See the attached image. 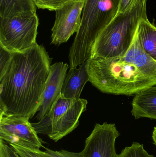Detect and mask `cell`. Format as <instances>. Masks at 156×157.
<instances>
[{"instance_id": "1", "label": "cell", "mask_w": 156, "mask_h": 157, "mask_svg": "<svg viewBox=\"0 0 156 157\" xmlns=\"http://www.w3.org/2000/svg\"><path fill=\"white\" fill-rule=\"evenodd\" d=\"M52 59L37 43L13 52L5 73L0 77V115L32 118L38 110L51 68Z\"/></svg>"}, {"instance_id": "2", "label": "cell", "mask_w": 156, "mask_h": 157, "mask_svg": "<svg viewBox=\"0 0 156 157\" xmlns=\"http://www.w3.org/2000/svg\"><path fill=\"white\" fill-rule=\"evenodd\" d=\"M89 74V81L100 91L108 94L132 95L156 85V82L122 57L91 56Z\"/></svg>"}, {"instance_id": "3", "label": "cell", "mask_w": 156, "mask_h": 157, "mask_svg": "<svg viewBox=\"0 0 156 157\" xmlns=\"http://www.w3.org/2000/svg\"><path fill=\"white\" fill-rule=\"evenodd\" d=\"M147 0H138L127 12L117 13L99 34L91 56L122 57L131 47L140 20L147 17Z\"/></svg>"}, {"instance_id": "4", "label": "cell", "mask_w": 156, "mask_h": 157, "mask_svg": "<svg viewBox=\"0 0 156 157\" xmlns=\"http://www.w3.org/2000/svg\"><path fill=\"white\" fill-rule=\"evenodd\" d=\"M120 1L86 0L73 44L82 49H91L99 34L117 14Z\"/></svg>"}, {"instance_id": "5", "label": "cell", "mask_w": 156, "mask_h": 157, "mask_svg": "<svg viewBox=\"0 0 156 157\" xmlns=\"http://www.w3.org/2000/svg\"><path fill=\"white\" fill-rule=\"evenodd\" d=\"M38 25L36 12L0 17V45L12 52L34 46Z\"/></svg>"}, {"instance_id": "6", "label": "cell", "mask_w": 156, "mask_h": 157, "mask_svg": "<svg viewBox=\"0 0 156 157\" xmlns=\"http://www.w3.org/2000/svg\"><path fill=\"white\" fill-rule=\"evenodd\" d=\"M29 119L17 116L0 115V139L33 149L43 147V141L29 121Z\"/></svg>"}, {"instance_id": "7", "label": "cell", "mask_w": 156, "mask_h": 157, "mask_svg": "<svg viewBox=\"0 0 156 157\" xmlns=\"http://www.w3.org/2000/svg\"><path fill=\"white\" fill-rule=\"evenodd\" d=\"M86 0H75L55 11L56 17L52 28L51 44L59 45L67 42L78 31Z\"/></svg>"}, {"instance_id": "8", "label": "cell", "mask_w": 156, "mask_h": 157, "mask_svg": "<svg viewBox=\"0 0 156 157\" xmlns=\"http://www.w3.org/2000/svg\"><path fill=\"white\" fill-rule=\"evenodd\" d=\"M120 136L114 124H96L84 148L80 152L82 157H117L115 150L116 138Z\"/></svg>"}, {"instance_id": "9", "label": "cell", "mask_w": 156, "mask_h": 157, "mask_svg": "<svg viewBox=\"0 0 156 157\" xmlns=\"http://www.w3.org/2000/svg\"><path fill=\"white\" fill-rule=\"evenodd\" d=\"M68 67L67 63L63 62L56 63L51 65L42 94L41 103L38 110L36 119L38 121L49 111L53 103L61 94Z\"/></svg>"}, {"instance_id": "10", "label": "cell", "mask_w": 156, "mask_h": 157, "mask_svg": "<svg viewBox=\"0 0 156 157\" xmlns=\"http://www.w3.org/2000/svg\"><path fill=\"white\" fill-rule=\"evenodd\" d=\"M87 104L86 100H78L51 125L45 135L57 142L69 134L78 126L80 118L86 110Z\"/></svg>"}, {"instance_id": "11", "label": "cell", "mask_w": 156, "mask_h": 157, "mask_svg": "<svg viewBox=\"0 0 156 157\" xmlns=\"http://www.w3.org/2000/svg\"><path fill=\"white\" fill-rule=\"evenodd\" d=\"M122 58L125 61L135 65L143 74L156 82V61L144 50L137 31L131 47Z\"/></svg>"}, {"instance_id": "12", "label": "cell", "mask_w": 156, "mask_h": 157, "mask_svg": "<svg viewBox=\"0 0 156 157\" xmlns=\"http://www.w3.org/2000/svg\"><path fill=\"white\" fill-rule=\"evenodd\" d=\"M89 59L79 68H70L62 86L61 95L66 98L78 100L86 83L89 81Z\"/></svg>"}, {"instance_id": "13", "label": "cell", "mask_w": 156, "mask_h": 157, "mask_svg": "<svg viewBox=\"0 0 156 157\" xmlns=\"http://www.w3.org/2000/svg\"><path fill=\"white\" fill-rule=\"evenodd\" d=\"M132 113L136 119L156 120V86L147 88L136 94L132 101Z\"/></svg>"}, {"instance_id": "14", "label": "cell", "mask_w": 156, "mask_h": 157, "mask_svg": "<svg viewBox=\"0 0 156 157\" xmlns=\"http://www.w3.org/2000/svg\"><path fill=\"white\" fill-rule=\"evenodd\" d=\"M136 31L144 50L156 61V27L145 17L140 20Z\"/></svg>"}, {"instance_id": "15", "label": "cell", "mask_w": 156, "mask_h": 157, "mask_svg": "<svg viewBox=\"0 0 156 157\" xmlns=\"http://www.w3.org/2000/svg\"><path fill=\"white\" fill-rule=\"evenodd\" d=\"M33 0H0V17H10L18 14L36 12Z\"/></svg>"}, {"instance_id": "16", "label": "cell", "mask_w": 156, "mask_h": 157, "mask_svg": "<svg viewBox=\"0 0 156 157\" xmlns=\"http://www.w3.org/2000/svg\"><path fill=\"white\" fill-rule=\"evenodd\" d=\"M117 157H154L149 155L144 148L143 145L134 142L131 146L126 147L123 149Z\"/></svg>"}, {"instance_id": "17", "label": "cell", "mask_w": 156, "mask_h": 157, "mask_svg": "<svg viewBox=\"0 0 156 157\" xmlns=\"http://www.w3.org/2000/svg\"><path fill=\"white\" fill-rule=\"evenodd\" d=\"M37 8L56 11L66 4L75 0H33Z\"/></svg>"}, {"instance_id": "18", "label": "cell", "mask_w": 156, "mask_h": 157, "mask_svg": "<svg viewBox=\"0 0 156 157\" xmlns=\"http://www.w3.org/2000/svg\"><path fill=\"white\" fill-rule=\"evenodd\" d=\"M13 57V52L0 45V77L5 73Z\"/></svg>"}, {"instance_id": "19", "label": "cell", "mask_w": 156, "mask_h": 157, "mask_svg": "<svg viewBox=\"0 0 156 157\" xmlns=\"http://www.w3.org/2000/svg\"><path fill=\"white\" fill-rule=\"evenodd\" d=\"M9 145L20 157H45L40 153V149H31L13 144Z\"/></svg>"}, {"instance_id": "20", "label": "cell", "mask_w": 156, "mask_h": 157, "mask_svg": "<svg viewBox=\"0 0 156 157\" xmlns=\"http://www.w3.org/2000/svg\"><path fill=\"white\" fill-rule=\"evenodd\" d=\"M39 152L45 157H82L80 153H74L64 150L54 151L49 148H45V151L39 150Z\"/></svg>"}, {"instance_id": "21", "label": "cell", "mask_w": 156, "mask_h": 157, "mask_svg": "<svg viewBox=\"0 0 156 157\" xmlns=\"http://www.w3.org/2000/svg\"><path fill=\"white\" fill-rule=\"evenodd\" d=\"M0 157H20L17 153L5 142L0 139Z\"/></svg>"}, {"instance_id": "22", "label": "cell", "mask_w": 156, "mask_h": 157, "mask_svg": "<svg viewBox=\"0 0 156 157\" xmlns=\"http://www.w3.org/2000/svg\"><path fill=\"white\" fill-rule=\"evenodd\" d=\"M138 0H120L117 13H122L130 10Z\"/></svg>"}, {"instance_id": "23", "label": "cell", "mask_w": 156, "mask_h": 157, "mask_svg": "<svg viewBox=\"0 0 156 157\" xmlns=\"http://www.w3.org/2000/svg\"><path fill=\"white\" fill-rule=\"evenodd\" d=\"M152 139H153V143H154V144L156 147V127L154 128L153 134H152Z\"/></svg>"}]
</instances>
